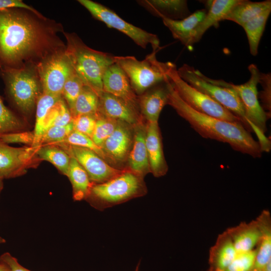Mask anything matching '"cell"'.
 I'll list each match as a JSON object with an SVG mask.
<instances>
[{
  "label": "cell",
  "instance_id": "obj_1",
  "mask_svg": "<svg viewBox=\"0 0 271 271\" xmlns=\"http://www.w3.org/2000/svg\"><path fill=\"white\" fill-rule=\"evenodd\" d=\"M62 25L29 10H0V69L37 66L65 50Z\"/></svg>",
  "mask_w": 271,
  "mask_h": 271
},
{
  "label": "cell",
  "instance_id": "obj_2",
  "mask_svg": "<svg viewBox=\"0 0 271 271\" xmlns=\"http://www.w3.org/2000/svg\"><path fill=\"white\" fill-rule=\"evenodd\" d=\"M167 104L186 120L201 137L227 143L234 150L253 158H260L262 151L258 141L239 122H233L199 112L187 105L172 87L168 77Z\"/></svg>",
  "mask_w": 271,
  "mask_h": 271
},
{
  "label": "cell",
  "instance_id": "obj_3",
  "mask_svg": "<svg viewBox=\"0 0 271 271\" xmlns=\"http://www.w3.org/2000/svg\"><path fill=\"white\" fill-rule=\"evenodd\" d=\"M63 34L65 52L74 72L99 97L103 92V75L109 66L116 63L117 56L90 48L75 33L64 32Z\"/></svg>",
  "mask_w": 271,
  "mask_h": 271
},
{
  "label": "cell",
  "instance_id": "obj_4",
  "mask_svg": "<svg viewBox=\"0 0 271 271\" xmlns=\"http://www.w3.org/2000/svg\"><path fill=\"white\" fill-rule=\"evenodd\" d=\"M6 94L12 105L25 117L32 115L43 93L37 66L1 68Z\"/></svg>",
  "mask_w": 271,
  "mask_h": 271
},
{
  "label": "cell",
  "instance_id": "obj_5",
  "mask_svg": "<svg viewBox=\"0 0 271 271\" xmlns=\"http://www.w3.org/2000/svg\"><path fill=\"white\" fill-rule=\"evenodd\" d=\"M143 177L125 170L102 183L94 184L86 200L100 210L143 196L148 191Z\"/></svg>",
  "mask_w": 271,
  "mask_h": 271
},
{
  "label": "cell",
  "instance_id": "obj_6",
  "mask_svg": "<svg viewBox=\"0 0 271 271\" xmlns=\"http://www.w3.org/2000/svg\"><path fill=\"white\" fill-rule=\"evenodd\" d=\"M177 72L185 82L237 117L247 131H252L245 115L241 100L235 91L228 85V82L207 77L199 70L186 64L178 68Z\"/></svg>",
  "mask_w": 271,
  "mask_h": 271
},
{
  "label": "cell",
  "instance_id": "obj_7",
  "mask_svg": "<svg viewBox=\"0 0 271 271\" xmlns=\"http://www.w3.org/2000/svg\"><path fill=\"white\" fill-rule=\"evenodd\" d=\"M248 69L250 76L247 82L239 85L228 82V85L237 93L246 118L252 131L256 134L262 152H269L271 148L270 141L265 133L267 130L266 120L270 116L263 109L258 101L257 86L260 71L253 64L249 65Z\"/></svg>",
  "mask_w": 271,
  "mask_h": 271
},
{
  "label": "cell",
  "instance_id": "obj_8",
  "mask_svg": "<svg viewBox=\"0 0 271 271\" xmlns=\"http://www.w3.org/2000/svg\"><path fill=\"white\" fill-rule=\"evenodd\" d=\"M157 52L153 51L141 61L131 56H117L116 63L126 74L138 96L167 78V73L172 62L159 61Z\"/></svg>",
  "mask_w": 271,
  "mask_h": 271
},
{
  "label": "cell",
  "instance_id": "obj_9",
  "mask_svg": "<svg viewBox=\"0 0 271 271\" xmlns=\"http://www.w3.org/2000/svg\"><path fill=\"white\" fill-rule=\"evenodd\" d=\"M167 76L180 98L193 109L220 119L241 123L239 119L227 109L183 80L178 75L176 66L173 63Z\"/></svg>",
  "mask_w": 271,
  "mask_h": 271
},
{
  "label": "cell",
  "instance_id": "obj_10",
  "mask_svg": "<svg viewBox=\"0 0 271 271\" xmlns=\"http://www.w3.org/2000/svg\"><path fill=\"white\" fill-rule=\"evenodd\" d=\"M96 20L104 23L108 27L115 29L127 36L138 46L145 49L150 44L153 51L160 49L158 36L135 26L119 17L114 12L105 6L91 0H78Z\"/></svg>",
  "mask_w": 271,
  "mask_h": 271
},
{
  "label": "cell",
  "instance_id": "obj_11",
  "mask_svg": "<svg viewBox=\"0 0 271 271\" xmlns=\"http://www.w3.org/2000/svg\"><path fill=\"white\" fill-rule=\"evenodd\" d=\"M38 147H13L0 140V177L16 178L38 167L42 161L37 154Z\"/></svg>",
  "mask_w": 271,
  "mask_h": 271
},
{
  "label": "cell",
  "instance_id": "obj_12",
  "mask_svg": "<svg viewBox=\"0 0 271 271\" xmlns=\"http://www.w3.org/2000/svg\"><path fill=\"white\" fill-rule=\"evenodd\" d=\"M37 68L43 92L56 96H62L65 83L74 72L65 50L49 56Z\"/></svg>",
  "mask_w": 271,
  "mask_h": 271
},
{
  "label": "cell",
  "instance_id": "obj_13",
  "mask_svg": "<svg viewBox=\"0 0 271 271\" xmlns=\"http://www.w3.org/2000/svg\"><path fill=\"white\" fill-rule=\"evenodd\" d=\"M56 145L78 162L86 172L93 184L105 182L125 170L112 167L97 154L88 149L64 143Z\"/></svg>",
  "mask_w": 271,
  "mask_h": 271
},
{
  "label": "cell",
  "instance_id": "obj_14",
  "mask_svg": "<svg viewBox=\"0 0 271 271\" xmlns=\"http://www.w3.org/2000/svg\"><path fill=\"white\" fill-rule=\"evenodd\" d=\"M134 126L118 120L116 127L101 147L106 161L119 170H127L128 155L133 143Z\"/></svg>",
  "mask_w": 271,
  "mask_h": 271
},
{
  "label": "cell",
  "instance_id": "obj_15",
  "mask_svg": "<svg viewBox=\"0 0 271 271\" xmlns=\"http://www.w3.org/2000/svg\"><path fill=\"white\" fill-rule=\"evenodd\" d=\"M102 87L103 92L121 99L140 112L139 96L133 91L126 74L116 63L109 66L105 71Z\"/></svg>",
  "mask_w": 271,
  "mask_h": 271
},
{
  "label": "cell",
  "instance_id": "obj_16",
  "mask_svg": "<svg viewBox=\"0 0 271 271\" xmlns=\"http://www.w3.org/2000/svg\"><path fill=\"white\" fill-rule=\"evenodd\" d=\"M98 112L106 117L132 125L145 120L139 111L123 100L104 92L99 97Z\"/></svg>",
  "mask_w": 271,
  "mask_h": 271
},
{
  "label": "cell",
  "instance_id": "obj_17",
  "mask_svg": "<svg viewBox=\"0 0 271 271\" xmlns=\"http://www.w3.org/2000/svg\"><path fill=\"white\" fill-rule=\"evenodd\" d=\"M146 144L151 173L155 177L165 176L169 168L164 156L158 122L146 123Z\"/></svg>",
  "mask_w": 271,
  "mask_h": 271
},
{
  "label": "cell",
  "instance_id": "obj_18",
  "mask_svg": "<svg viewBox=\"0 0 271 271\" xmlns=\"http://www.w3.org/2000/svg\"><path fill=\"white\" fill-rule=\"evenodd\" d=\"M168 95V89L166 80L138 96L140 112L147 122H158L162 109L167 104Z\"/></svg>",
  "mask_w": 271,
  "mask_h": 271
},
{
  "label": "cell",
  "instance_id": "obj_19",
  "mask_svg": "<svg viewBox=\"0 0 271 271\" xmlns=\"http://www.w3.org/2000/svg\"><path fill=\"white\" fill-rule=\"evenodd\" d=\"M144 121L134 126L133 143L126 165L127 170L143 178L151 173L146 144V123Z\"/></svg>",
  "mask_w": 271,
  "mask_h": 271
},
{
  "label": "cell",
  "instance_id": "obj_20",
  "mask_svg": "<svg viewBox=\"0 0 271 271\" xmlns=\"http://www.w3.org/2000/svg\"><path fill=\"white\" fill-rule=\"evenodd\" d=\"M207 11L199 10L182 20L161 18L164 25L172 33L174 39L180 41L187 49L193 50V39L195 30L204 19Z\"/></svg>",
  "mask_w": 271,
  "mask_h": 271
},
{
  "label": "cell",
  "instance_id": "obj_21",
  "mask_svg": "<svg viewBox=\"0 0 271 271\" xmlns=\"http://www.w3.org/2000/svg\"><path fill=\"white\" fill-rule=\"evenodd\" d=\"M234 244L236 252H243L256 249L260 237V232L255 220L228 228L226 230Z\"/></svg>",
  "mask_w": 271,
  "mask_h": 271
},
{
  "label": "cell",
  "instance_id": "obj_22",
  "mask_svg": "<svg viewBox=\"0 0 271 271\" xmlns=\"http://www.w3.org/2000/svg\"><path fill=\"white\" fill-rule=\"evenodd\" d=\"M239 0H214L207 1L208 11L203 20L197 27L193 39V44L198 42L206 31L212 27L217 28L230 10Z\"/></svg>",
  "mask_w": 271,
  "mask_h": 271
},
{
  "label": "cell",
  "instance_id": "obj_23",
  "mask_svg": "<svg viewBox=\"0 0 271 271\" xmlns=\"http://www.w3.org/2000/svg\"><path fill=\"white\" fill-rule=\"evenodd\" d=\"M139 4L156 16L182 20L190 15L187 1L184 0H144Z\"/></svg>",
  "mask_w": 271,
  "mask_h": 271
},
{
  "label": "cell",
  "instance_id": "obj_24",
  "mask_svg": "<svg viewBox=\"0 0 271 271\" xmlns=\"http://www.w3.org/2000/svg\"><path fill=\"white\" fill-rule=\"evenodd\" d=\"M236 253L227 231L220 234L209 250L208 271L224 269L233 260Z\"/></svg>",
  "mask_w": 271,
  "mask_h": 271
},
{
  "label": "cell",
  "instance_id": "obj_25",
  "mask_svg": "<svg viewBox=\"0 0 271 271\" xmlns=\"http://www.w3.org/2000/svg\"><path fill=\"white\" fill-rule=\"evenodd\" d=\"M255 221L260 232V237L256 248L254 268L262 269L271 260V217L269 212L264 210Z\"/></svg>",
  "mask_w": 271,
  "mask_h": 271
},
{
  "label": "cell",
  "instance_id": "obj_26",
  "mask_svg": "<svg viewBox=\"0 0 271 271\" xmlns=\"http://www.w3.org/2000/svg\"><path fill=\"white\" fill-rule=\"evenodd\" d=\"M267 10H271V1L253 2L239 0L225 17L224 20L242 26Z\"/></svg>",
  "mask_w": 271,
  "mask_h": 271
},
{
  "label": "cell",
  "instance_id": "obj_27",
  "mask_svg": "<svg viewBox=\"0 0 271 271\" xmlns=\"http://www.w3.org/2000/svg\"><path fill=\"white\" fill-rule=\"evenodd\" d=\"M70 158L67 176L72 185L73 198L75 201L86 200L94 184L78 162L74 158Z\"/></svg>",
  "mask_w": 271,
  "mask_h": 271
},
{
  "label": "cell",
  "instance_id": "obj_28",
  "mask_svg": "<svg viewBox=\"0 0 271 271\" xmlns=\"http://www.w3.org/2000/svg\"><path fill=\"white\" fill-rule=\"evenodd\" d=\"M62 98V96H56L43 92L39 98L36 107V120L34 142L32 146H40L42 137L45 131L46 118L51 109Z\"/></svg>",
  "mask_w": 271,
  "mask_h": 271
},
{
  "label": "cell",
  "instance_id": "obj_29",
  "mask_svg": "<svg viewBox=\"0 0 271 271\" xmlns=\"http://www.w3.org/2000/svg\"><path fill=\"white\" fill-rule=\"evenodd\" d=\"M37 154L42 161L50 162L60 172L67 176L71 158L60 147L57 145L40 146Z\"/></svg>",
  "mask_w": 271,
  "mask_h": 271
},
{
  "label": "cell",
  "instance_id": "obj_30",
  "mask_svg": "<svg viewBox=\"0 0 271 271\" xmlns=\"http://www.w3.org/2000/svg\"><path fill=\"white\" fill-rule=\"evenodd\" d=\"M271 10H267L242 26L247 38L249 51L253 56L258 54L260 40Z\"/></svg>",
  "mask_w": 271,
  "mask_h": 271
},
{
  "label": "cell",
  "instance_id": "obj_31",
  "mask_svg": "<svg viewBox=\"0 0 271 271\" xmlns=\"http://www.w3.org/2000/svg\"><path fill=\"white\" fill-rule=\"evenodd\" d=\"M99 96L89 87L84 85L77 98L71 111L72 117L79 115H94L98 113Z\"/></svg>",
  "mask_w": 271,
  "mask_h": 271
},
{
  "label": "cell",
  "instance_id": "obj_32",
  "mask_svg": "<svg viewBox=\"0 0 271 271\" xmlns=\"http://www.w3.org/2000/svg\"><path fill=\"white\" fill-rule=\"evenodd\" d=\"M26 122L7 107L0 96V136L24 131Z\"/></svg>",
  "mask_w": 271,
  "mask_h": 271
},
{
  "label": "cell",
  "instance_id": "obj_33",
  "mask_svg": "<svg viewBox=\"0 0 271 271\" xmlns=\"http://www.w3.org/2000/svg\"><path fill=\"white\" fill-rule=\"evenodd\" d=\"M72 119L71 112L62 97L48 113L45 122V131L52 126L66 125L72 122Z\"/></svg>",
  "mask_w": 271,
  "mask_h": 271
},
{
  "label": "cell",
  "instance_id": "obj_34",
  "mask_svg": "<svg viewBox=\"0 0 271 271\" xmlns=\"http://www.w3.org/2000/svg\"><path fill=\"white\" fill-rule=\"evenodd\" d=\"M118 120L103 116L98 112L95 127L91 137L94 143L100 148L104 142L112 134Z\"/></svg>",
  "mask_w": 271,
  "mask_h": 271
},
{
  "label": "cell",
  "instance_id": "obj_35",
  "mask_svg": "<svg viewBox=\"0 0 271 271\" xmlns=\"http://www.w3.org/2000/svg\"><path fill=\"white\" fill-rule=\"evenodd\" d=\"M84 85L81 79L75 72L72 74L65 83L61 95L70 112Z\"/></svg>",
  "mask_w": 271,
  "mask_h": 271
},
{
  "label": "cell",
  "instance_id": "obj_36",
  "mask_svg": "<svg viewBox=\"0 0 271 271\" xmlns=\"http://www.w3.org/2000/svg\"><path fill=\"white\" fill-rule=\"evenodd\" d=\"M72 122L64 126H52L43 133L40 146L56 145L63 142L73 131Z\"/></svg>",
  "mask_w": 271,
  "mask_h": 271
},
{
  "label": "cell",
  "instance_id": "obj_37",
  "mask_svg": "<svg viewBox=\"0 0 271 271\" xmlns=\"http://www.w3.org/2000/svg\"><path fill=\"white\" fill-rule=\"evenodd\" d=\"M256 251L237 252L234 259L224 271H250L254 266Z\"/></svg>",
  "mask_w": 271,
  "mask_h": 271
},
{
  "label": "cell",
  "instance_id": "obj_38",
  "mask_svg": "<svg viewBox=\"0 0 271 271\" xmlns=\"http://www.w3.org/2000/svg\"><path fill=\"white\" fill-rule=\"evenodd\" d=\"M61 143L88 149L95 152L106 161L105 157L102 149L94 143L91 138L75 130H73Z\"/></svg>",
  "mask_w": 271,
  "mask_h": 271
},
{
  "label": "cell",
  "instance_id": "obj_39",
  "mask_svg": "<svg viewBox=\"0 0 271 271\" xmlns=\"http://www.w3.org/2000/svg\"><path fill=\"white\" fill-rule=\"evenodd\" d=\"M258 84L262 86V90L258 93V98L261 102V106L270 116L271 112V74L270 73H259Z\"/></svg>",
  "mask_w": 271,
  "mask_h": 271
},
{
  "label": "cell",
  "instance_id": "obj_40",
  "mask_svg": "<svg viewBox=\"0 0 271 271\" xmlns=\"http://www.w3.org/2000/svg\"><path fill=\"white\" fill-rule=\"evenodd\" d=\"M97 115H79L73 117L74 130L91 138L95 127Z\"/></svg>",
  "mask_w": 271,
  "mask_h": 271
},
{
  "label": "cell",
  "instance_id": "obj_41",
  "mask_svg": "<svg viewBox=\"0 0 271 271\" xmlns=\"http://www.w3.org/2000/svg\"><path fill=\"white\" fill-rule=\"evenodd\" d=\"M34 139L33 131H21L0 136V140L7 144H22L32 146Z\"/></svg>",
  "mask_w": 271,
  "mask_h": 271
},
{
  "label": "cell",
  "instance_id": "obj_42",
  "mask_svg": "<svg viewBox=\"0 0 271 271\" xmlns=\"http://www.w3.org/2000/svg\"><path fill=\"white\" fill-rule=\"evenodd\" d=\"M0 262L6 265L9 271H31L21 265L18 260L8 252L0 256Z\"/></svg>",
  "mask_w": 271,
  "mask_h": 271
},
{
  "label": "cell",
  "instance_id": "obj_43",
  "mask_svg": "<svg viewBox=\"0 0 271 271\" xmlns=\"http://www.w3.org/2000/svg\"><path fill=\"white\" fill-rule=\"evenodd\" d=\"M20 8L29 10L34 12L38 11L21 0H0V10Z\"/></svg>",
  "mask_w": 271,
  "mask_h": 271
},
{
  "label": "cell",
  "instance_id": "obj_44",
  "mask_svg": "<svg viewBox=\"0 0 271 271\" xmlns=\"http://www.w3.org/2000/svg\"><path fill=\"white\" fill-rule=\"evenodd\" d=\"M0 271H9V270L6 265L0 262Z\"/></svg>",
  "mask_w": 271,
  "mask_h": 271
},
{
  "label": "cell",
  "instance_id": "obj_45",
  "mask_svg": "<svg viewBox=\"0 0 271 271\" xmlns=\"http://www.w3.org/2000/svg\"><path fill=\"white\" fill-rule=\"evenodd\" d=\"M3 179L0 177V195L3 190L4 187V182Z\"/></svg>",
  "mask_w": 271,
  "mask_h": 271
},
{
  "label": "cell",
  "instance_id": "obj_46",
  "mask_svg": "<svg viewBox=\"0 0 271 271\" xmlns=\"http://www.w3.org/2000/svg\"><path fill=\"white\" fill-rule=\"evenodd\" d=\"M215 271H224V270H216ZM250 271H263V270L262 269H257V268H253Z\"/></svg>",
  "mask_w": 271,
  "mask_h": 271
},
{
  "label": "cell",
  "instance_id": "obj_47",
  "mask_svg": "<svg viewBox=\"0 0 271 271\" xmlns=\"http://www.w3.org/2000/svg\"><path fill=\"white\" fill-rule=\"evenodd\" d=\"M5 242H6L5 239L0 236V244L4 243Z\"/></svg>",
  "mask_w": 271,
  "mask_h": 271
}]
</instances>
